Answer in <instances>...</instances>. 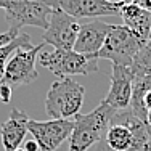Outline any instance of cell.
<instances>
[{"instance_id":"5bb4252c","label":"cell","mask_w":151,"mask_h":151,"mask_svg":"<svg viewBox=\"0 0 151 151\" xmlns=\"http://www.w3.org/2000/svg\"><path fill=\"white\" fill-rule=\"evenodd\" d=\"M151 90V76H143V77H134V85H132V96L127 109L138 119L148 122V111L145 108V96Z\"/></svg>"},{"instance_id":"d4e9b609","label":"cell","mask_w":151,"mask_h":151,"mask_svg":"<svg viewBox=\"0 0 151 151\" xmlns=\"http://www.w3.org/2000/svg\"><path fill=\"white\" fill-rule=\"evenodd\" d=\"M108 2H114V3H124V0H108Z\"/></svg>"},{"instance_id":"6da1fadb","label":"cell","mask_w":151,"mask_h":151,"mask_svg":"<svg viewBox=\"0 0 151 151\" xmlns=\"http://www.w3.org/2000/svg\"><path fill=\"white\" fill-rule=\"evenodd\" d=\"M117 111L106 101H101L92 113L74 116V129L69 137L68 151H88L95 143L105 138Z\"/></svg>"},{"instance_id":"83f0119b","label":"cell","mask_w":151,"mask_h":151,"mask_svg":"<svg viewBox=\"0 0 151 151\" xmlns=\"http://www.w3.org/2000/svg\"><path fill=\"white\" fill-rule=\"evenodd\" d=\"M150 39H151V34H150Z\"/></svg>"},{"instance_id":"e0dca14e","label":"cell","mask_w":151,"mask_h":151,"mask_svg":"<svg viewBox=\"0 0 151 151\" xmlns=\"http://www.w3.org/2000/svg\"><path fill=\"white\" fill-rule=\"evenodd\" d=\"M32 48L31 44V37L27 34H19L15 40H12L10 44L0 47V82H2V77H3V73H5V66H6V61L10 60V56L15 53V50L18 48Z\"/></svg>"},{"instance_id":"8992f818","label":"cell","mask_w":151,"mask_h":151,"mask_svg":"<svg viewBox=\"0 0 151 151\" xmlns=\"http://www.w3.org/2000/svg\"><path fill=\"white\" fill-rule=\"evenodd\" d=\"M52 8L42 0H21L5 10V19L12 31H21L23 26H35L47 29Z\"/></svg>"},{"instance_id":"2e32d148","label":"cell","mask_w":151,"mask_h":151,"mask_svg":"<svg viewBox=\"0 0 151 151\" xmlns=\"http://www.w3.org/2000/svg\"><path fill=\"white\" fill-rule=\"evenodd\" d=\"M129 68H130L134 77L151 76V39L138 50V53L134 56L132 64Z\"/></svg>"},{"instance_id":"4316f807","label":"cell","mask_w":151,"mask_h":151,"mask_svg":"<svg viewBox=\"0 0 151 151\" xmlns=\"http://www.w3.org/2000/svg\"><path fill=\"white\" fill-rule=\"evenodd\" d=\"M15 151H26L24 148H18V150H15Z\"/></svg>"},{"instance_id":"603a6c76","label":"cell","mask_w":151,"mask_h":151,"mask_svg":"<svg viewBox=\"0 0 151 151\" xmlns=\"http://www.w3.org/2000/svg\"><path fill=\"white\" fill-rule=\"evenodd\" d=\"M15 2H21V0H0V8L6 10L12 3H15Z\"/></svg>"},{"instance_id":"ac0fdd59","label":"cell","mask_w":151,"mask_h":151,"mask_svg":"<svg viewBox=\"0 0 151 151\" xmlns=\"http://www.w3.org/2000/svg\"><path fill=\"white\" fill-rule=\"evenodd\" d=\"M19 34H21V32H18V31H12V29H8L6 32H2V34H0V47H3V45L10 44L12 40H15V39H16Z\"/></svg>"},{"instance_id":"52a82bcc","label":"cell","mask_w":151,"mask_h":151,"mask_svg":"<svg viewBox=\"0 0 151 151\" xmlns=\"http://www.w3.org/2000/svg\"><path fill=\"white\" fill-rule=\"evenodd\" d=\"M74 129V121L50 119L27 122V130L39 145V151H56L60 145L69 140Z\"/></svg>"},{"instance_id":"7c38bea8","label":"cell","mask_w":151,"mask_h":151,"mask_svg":"<svg viewBox=\"0 0 151 151\" xmlns=\"http://www.w3.org/2000/svg\"><path fill=\"white\" fill-rule=\"evenodd\" d=\"M27 122H29L27 114H24L18 108H12L10 117L0 127V143L5 151H15L21 148L26 134L29 132Z\"/></svg>"},{"instance_id":"ba28073f","label":"cell","mask_w":151,"mask_h":151,"mask_svg":"<svg viewBox=\"0 0 151 151\" xmlns=\"http://www.w3.org/2000/svg\"><path fill=\"white\" fill-rule=\"evenodd\" d=\"M77 19L61 10H53L48 16V26L44 32V44L53 45L55 50H73L79 34Z\"/></svg>"},{"instance_id":"ffe728a7","label":"cell","mask_w":151,"mask_h":151,"mask_svg":"<svg viewBox=\"0 0 151 151\" xmlns=\"http://www.w3.org/2000/svg\"><path fill=\"white\" fill-rule=\"evenodd\" d=\"M88 151H113V150H111L109 146H108L106 140H105V138H101L98 143H95V145H93Z\"/></svg>"},{"instance_id":"484cf974","label":"cell","mask_w":151,"mask_h":151,"mask_svg":"<svg viewBox=\"0 0 151 151\" xmlns=\"http://www.w3.org/2000/svg\"><path fill=\"white\" fill-rule=\"evenodd\" d=\"M148 124H150V125H151V113H150V114H148Z\"/></svg>"},{"instance_id":"4fadbf2b","label":"cell","mask_w":151,"mask_h":151,"mask_svg":"<svg viewBox=\"0 0 151 151\" xmlns=\"http://www.w3.org/2000/svg\"><path fill=\"white\" fill-rule=\"evenodd\" d=\"M124 26L129 27L142 42L150 40L151 34V10H146L135 3H124L121 8Z\"/></svg>"},{"instance_id":"cb8c5ba5","label":"cell","mask_w":151,"mask_h":151,"mask_svg":"<svg viewBox=\"0 0 151 151\" xmlns=\"http://www.w3.org/2000/svg\"><path fill=\"white\" fill-rule=\"evenodd\" d=\"M145 108H146V111H148V114L151 113V90L146 93V96H145Z\"/></svg>"},{"instance_id":"9c48e42d","label":"cell","mask_w":151,"mask_h":151,"mask_svg":"<svg viewBox=\"0 0 151 151\" xmlns=\"http://www.w3.org/2000/svg\"><path fill=\"white\" fill-rule=\"evenodd\" d=\"M42 2H45L50 8L61 10L76 19L121 15V8L124 5L108 0H42Z\"/></svg>"},{"instance_id":"7a4b0ae2","label":"cell","mask_w":151,"mask_h":151,"mask_svg":"<svg viewBox=\"0 0 151 151\" xmlns=\"http://www.w3.org/2000/svg\"><path fill=\"white\" fill-rule=\"evenodd\" d=\"M85 87L73 77H63L50 85L45 98V113L52 119H69L84 105Z\"/></svg>"},{"instance_id":"d6986e66","label":"cell","mask_w":151,"mask_h":151,"mask_svg":"<svg viewBox=\"0 0 151 151\" xmlns=\"http://www.w3.org/2000/svg\"><path fill=\"white\" fill-rule=\"evenodd\" d=\"M12 93H13L12 88L5 87V85H0V101L8 105V103L12 101Z\"/></svg>"},{"instance_id":"7402d4cb","label":"cell","mask_w":151,"mask_h":151,"mask_svg":"<svg viewBox=\"0 0 151 151\" xmlns=\"http://www.w3.org/2000/svg\"><path fill=\"white\" fill-rule=\"evenodd\" d=\"M24 150L26 151H39V145L35 140H27L24 142Z\"/></svg>"},{"instance_id":"44dd1931","label":"cell","mask_w":151,"mask_h":151,"mask_svg":"<svg viewBox=\"0 0 151 151\" xmlns=\"http://www.w3.org/2000/svg\"><path fill=\"white\" fill-rule=\"evenodd\" d=\"M124 3H135L146 10H151V0H124Z\"/></svg>"},{"instance_id":"3957f363","label":"cell","mask_w":151,"mask_h":151,"mask_svg":"<svg viewBox=\"0 0 151 151\" xmlns=\"http://www.w3.org/2000/svg\"><path fill=\"white\" fill-rule=\"evenodd\" d=\"M40 66L50 69L56 77H73V76H88L98 71V56L82 55L74 50H53L39 55Z\"/></svg>"},{"instance_id":"277c9868","label":"cell","mask_w":151,"mask_h":151,"mask_svg":"<svg viewBox=\"0 0 151 151\" xmlns=\"http://www.w3.org/2000/svg\"><path fill=\"white\" fill-rule=\"evenodd\" d=\"M145 45L138 37L124 24H113V29L108 34L105 45L98 52V60H109L113 64L130 66L134 56Z\"/></svg>"},{"instance_id":"5b68a950","label":"cell","mask_w":151,"mask_h":151,"mask_svg":"<svg viewBox=\"0 0 151 151\" xmlns=\"http://www.w3.org/2000/svg\"><path fill=\"white\" fill-rule=\"evenodd\" d=\"M45 47L42 42L40 45L32 47V48H18L15 50L10 60L6 61L5 73H3L0 85L16 90L21 85H27L37 79V71H35V61H37L40 50Z\"/></svg>"},{"instance_id":"9a60e30c","label":"cell","mask_w":151,"mask_h":151,"mask_svg":"<svg viewBox=\"0 0 151 151\" xmlns=\"http://www.w3.org/2000/svg\"><path fill=\"white\" fill-rule=\"evenodd\" d=\"M105 140L113 151H130L132 148V132L122 122H111Z\"/></svg>"},{"instance_id":"8fae6325","label":"cell","mask_w":151,"mask_h":151,"mask_svg":"<svg viewBox=\"0 0 151 151\" xmlns=\"http://www.w3.org/2000/svg\"><path fill=\"white\" fill-rule=\"evenodd\" d=\"M113 29V24L105 23V21H90L81 26L77 34V40L74 44V52L82 53V55H98L101 47L105 45L108 34Z\"/></svg>"},{"instance_id":"30bf717a","label":"cell","mask_w":151,"mask_h":151,"mask_svg":"<svg viewBox=\"0 0 151 151\" xmlns=\"http://www.w3.org/2000/svg\"><path fill=\"white\" fill-rule=\"evenodd\" d=\"M109 77H111V87L103 101H106L116 111L127 109L132 96V85H134V74H132L130 68L113 64Z\"/></svg>"}]
</instances>
